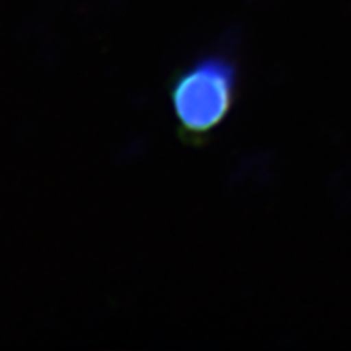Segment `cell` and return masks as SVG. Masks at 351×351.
Segmentation results:
<instances>
[{"mask_svg": "<svg viewBox=\"0 0 351 351\" xmlns=\"http://www.w3.org/2000/svg\"><path fill=\"white\" fill-rule=\"evenodd\" d=\"M237 92L239 70L226 56H203L178 70L169 83L178 136L194 147L203 145L226 122Z\"/></svg>", "mask_w": 351, "mask_h": 351, "instance_id": "cell-1", "label": "cell"}]
</instances>
